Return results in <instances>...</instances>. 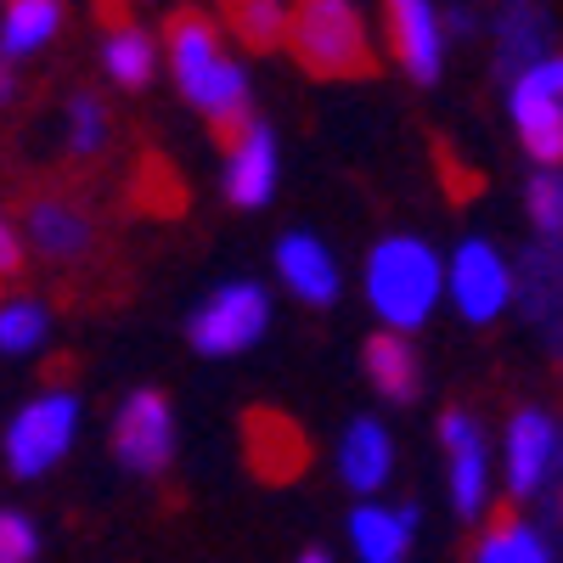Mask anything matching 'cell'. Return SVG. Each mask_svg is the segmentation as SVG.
Here are the masks:
<instances>
[{
	"label": "cell",
	"instance_id": "16",
	"mask_svg": "<svg viewBox=\"0 0 563 563\" xmlns=\"http://www.w3.org/2000/svg\"><path fill=\"white\" fill-rule=\"evenodd\" d=\"M417 525H422V512H417L411 501H400V507L361 501V507L350 512V547H355L361 563H406Z\"/></svg>",
	"mask_w": 563,
	"mask_h": 563
},
{
	"label": "cell",
	"instance_id": "17",
	"mask_svg": "<svg viewBox=\"0 0 563 563\" xmlns=\"http://www.w3.org/2000/svg\"><path fill=\"white\" fill-rule=\"evenodd\" d=\"M361 366H366L372 389H378L384 400H395V406H411V400H417V389H422L417 350H411L400 333H372V339H366Z\"/></svg>",
	"mask_w": 563,
	"mask_h": 563
},
{
	"label": "cell",
	"instance_id": "26",
	"mask_svg": "<svg viewBox=\"0 0 563 563\" xmlns=\"http://www.w3.org/2000/svg\"><path fill=\"white\" fill-rule=\"evenodd\" d=\"M507 525H512V563H552L547 541H541L525 519H507Z\"/></svg>",
	"mask_w": 563,
	"mask_h": 563
},
{
	"label": "cell",
	"instance_id": "8",
	"mask_svg": "<svg viewBox=\"0 0 563 563\" xmlns=\"http://www.w3.org/2000/svg\"><path fill=\"white\" fill-rule=\"evenodd\" d=\"M451 305L474 327L496 321L512 305V265L501 260L496 243H485V238L456 243V254H451Z\"/></svg>",
	"mask_w": 563,
	"mask_h": 563
},
{
	"label": "cell",
	"instance_id": "6",
	"mask_svg": "<svg viewBox=\"0 0 563 563\" xmlns=\"http://www.w3.org/2000/svg\"><path fill=\"white\" fill-rule=\"evenodd\" d=\"M512 124H519L525 153L541 169L563 164V57H536L530 68H519L512 79Z\"/></svg>",
	"mask_w": 563,
	"mask_h": 563
},
{
	"label": "cell",
	"instance_id": "19",
	"mask_svg": "<svg viewBox=\"0 0 563 563\" xmlns=\"http://www.w3.org/2000/svg\"><path fill=\"white\" fill-rule=\"evenodd\" d=\"M102 68H108L113 85L141 90V85L158 74V40L141 29V23H119V29L102 40Z\"/></svg>",
	"mask_w": 563,
	"mask_h": 563
},
{
	"label": "cell",
	"instance_id": "7",
	"mask_svg": "<svg viewBox=\"0 0 563 563\" xmlns=\"http://www.w3.org/2000/svg\"><path fill=\"white\" fill-rule=\"evenodd\" d=\"M113 456L141 479H153V474L169 467V456H175V411L158 389L124 395V406L113 411Z\"/></svg>",
	"mask_w": 563,
	"mask_h": 563
},
{
	"label": "cell",
	"instance_id": "1",
	"mask_svg": "<svg viewBox=\"0 0 563 563\" xmlns=\"http://www.w3.org/2000/svg\"><path fill=\"white\" fill-rule=\"evenodd\" d=\"M169 74L180 85V97L220 135H243L254 124L249 68L225 52V29L214 18H203V12H175L169 18Z\"/></svg>",
	"mask_w": 563,
	"mask_h": 563
},
{
	"label": "cell",
	"instance_id": "18",
	"mask_svg": "<svg viewBox=\"0 0 563 563\" xmlns=\"http://www.w3.org/2000/svg\"><path fill=\"white\" fill-rule=\"evenodd\" d=\"M57 29H63L57 0H7V12H0V57L7 63L34 57L40 45H52Z\"/></svg>",
	"mask_w": 563,
	"mask_h": 563
},
{
	"label": "cell",
	"instance_id": "24",
	"mask_svg": "<svg viewBox=\"0 0 563 563\" xmlns=\"http://www.w3.org/2000/svg\"><path fill=\"white\" fill-rule=\"evenodd\" d=\"M40 552V530L23 512H0V563H34Z\"/></svg>",
	"mask_w": 563,
	"mask_h": 563
},
{
	"label": "cell",
	"instance_id": "2",
	"mask_svg": "<svg viewBox=\"0 0 563 563\" xmlns=\"http://www.w3.org/2000/svg\"><path fill=\"white\" fill-rule=\"evenodd\" d=\"M361 294L384 321V333L406 339L440 310V299H451V260H440V249L411 231H395V238L372 243L361 265Z\"/></svg>",
	"mask_w": 563,
	"mask_h": 563
},
{
	"label": "cell",
	"instance_id": "20",
	"mask_svg": "<svg viewBox=\"0 0 563 563\" xmlns=\"http://www.w3.org/2000/svg\"><path fill=\"white\" fill-rule=\"evenodd\" d=\"M45 339H52V305L34 299V294H12L0 305V350L12 361L18 355H34Z\"/></svg>",
	"mask_w": 563,
	"mask_h": 563
},
{
	"label": "cell",
	"instance_id": "22",
	"mask_svg": "<svg viewBox=\"0 0 563 563\" xmlns=\"http://www.w3.org/2000/svg\"><path fill=\"white\" fill-rule=\"evenodd\" d=\"M102 147H108V108H102V97L79 90V97L68 102V153L74 158H97Z\"/></svg>",
	"mask_w": 563,
	"mask_h": 563
},
{
	"label": "cell",
	"instance_id": "5",
	"mask_svg": "<svg viewBox=\"0 0 563 563\" xmlns=\"http://www.w3.org/2000/svg\"><path fill=\"white\" fill-rule=\"evenodd\" d=\"M271 327V294L260 282H220V288L186 316V339L198 355H243L265 339Z\"/></svg>",
	"mask_w": 563,
	"mask_h": 563
},
{
	"label": "cell",
	"instance_id": "21",
	"mask_svg": "<svg viewBox=\"0 0 563 563\" xmlns=\"http://www.w3.org/2000/svg\"><path fill=\"white\" fill-rule=\"evenodd\" d=\"M225 23L249 52H276L294 34V7H282V0H243V7H231Z\"/></svg>",
	"mask_w": 563,
	"mask_h": 563
},
{
	"label": "cell",
	"instance_id": "9",
	"mask_svg": "<svg viewBox=\"0 0 563 563\" xmlns=\"http://www.w3.org/2000/svg\"><path fill=\"white\" fill-rule=\"evenodd\" d=\"M558 451H563V434H558V422H552L541 406L512 411L507 434H501V474H507V490H512V496H536V490L552 479Z\"/></svg>",
	"mask_w": 563,
	"mask_h": 563
},
{
	"label": "cell",
	"instance_id": "4",
	"mask_svg": "<svg viewBox=\"0 0 563 563\" xmlns=\"http://www.w3.org/2000/svg\"><path fill=\"white\" fill-rule=\"evenodd\" d=\"M74 440H79V395L45 389L23 411H12L0 451H7V467L18 479H40L74 451Z\"/></svg>",
	"mask_w": 563,
	"mask_h": 563
},
{
	"label": "cell",
	"instance_id": "15",
	"mask_svg": "<svg viewBox=\"0 0 563 563\" xmlns=\"http://www.w3.org/2000/svg\"><path fill=\"white\" fill-rule=\"evenodd\" d=\"M339 474L355 496H378L395 479V440L378 417H350L339 440Z\"/></svg>",
	"mask_w": 563,
	"mask_h": 563
},
{
	"label": "cell",
	"instance_id": "28",
	"mask_svg": "<svg viewBox=\"0 0 563 563\" xmlns=\"http://www.w3.org/2000/svg\"><path fill=\"white\" fill-rule=\"evenodd\" d=\"M299 563H333V558H327V552H305Z\"/></svg>",
	"mask_w": 563,
	"mask_h": 563
},
{
	"label": "cell",
	"instance_id": "3",
	"mask_svg": "<svg viewBox=\"0 0 563 563\" xmlns=\"http://www.w3.org/2000/svg\"><path fill=\"white\" fill-rule=\"evenodd\" d=\"M288 52L321 79H350V74H366L378 63L372 57L366 12L350 7V0H305V7H294Z\"/></svg>",
	"mask_w": 563,
	"mask_h": 563
},
{
	"label": "cell",
	"instance_id": "27",
	"mask_svg": "<svg viewBox=\"0 0 563 563\" xmlns=\"http://www.w3.org/2000/svg\"><path fill=\"white\" fill-rule=\"evenodd\" d=\"M18 271H23V231L7 220V225H0V276L12 282Z\"/></svg>",
	"mask_w": 563,
	"mask_h": 563
},
{
	"label": "cell",
	"instance_id": "12",
	"mask_svg": "<svg viewBox=\"0 0 563 563\" xmlns=\"http://www.w3.org/2000/svg\"><path fill=\"white\" fill-rule=\"evenodd\" d=\"M23 238L34 243L40 260L68 265V260H85V254H90V243H97V225H90V209H85L79 198L40 192V198H29V209H23Z\"/></svg>",
	"mask_w": 563,
	"mask_h": 563
},
{
	"label": "cell",
	"instance_id": "23",
	"mask_svg": "<svg viewBox=\"0 0 563 563\" xmlns=\"http://www.w3.org/2000/svg\"><path fill=\"white\" fill-rule=\"evenodd\" d=\"M525 209H530V225L541 231V238H563V175L558 169H536L530 175Z\"/></svg>",
	"mask_w": 563,
	"mask_h": 563
},
{
	"label": "cell",
	"instance_id": "25",
	"mask_svg": "<svg viewBox=\"0 0 563 563\" xmlns=\"http://www.w3.org/2000/svg\"><path fill=\"white\" fill-rule=\"evenodd\" d=\"M474 563H512V525H507V519H501V525H490V530L479 536Z\"/></svg>",
	"mask_w": 563,
	"mask_h": 563
},
{
	"label": "cell",
	"instance_id": "13",
	"mask_svg": "<svg viewBox=\"0 0 563 563\" xmlns=\"http://www.w3.org/2000/svg\"><path fill=\"white\" fill-rule=\"evenodd\" d=\"M276 169H282V153H276V135L265 119H254L243 135L225 141V198L238 209H265L276 198Z\"/></svg>",
	"mask_w": 563,
	"mask_h": 563
},
{
	"label": "cell",
	"instance_id": "11",
	"mask_svg": "<svg viewBox=\"0 0 563 563\" xmlns=\"http://www.w3.org/2000/svg\"><path fill=\"white\" fill-rule=\"evenodd\" d=\"M384 29H389V52L395 63L417 79V85H434L445 68V23L429 0H389L384 7Z\"/></svg>",
	"mask_w": 563,
	"mask_h": 563
},
{
	"label": "cell",
	"instance_id": "10",
	"mask_svg": "<svg viewBox=\"0 0 563 563\" xmlns=\"http://www.w3.org/2000/svg\"><path fill=\"white\" fill-rule=\"evenodd\" d=\"M440 445H445V467H451V507L462 519H479L490 507V445L485 429L467 411H445L440 417Z\"/></svg>",
	"mask_w": 563,
	"mask_h": 563
},
{
	"label": "cell",
	"instance_id": "14",
	"mask_svg": "<svg viewBox=\"0 0 563 563\" xmlns=\"http://www.w3.org/2000/svg\"><path fill=\"white\" fill-rule=\"evenodd\" d=\"M276 276L299 305H316V310L339 305V294H344V271H339L333 249L321 238H310V231H288L276 243Z\"/></svg>",
	"mask_w": 563,
	"mask_h": 563
}]
</instances>
